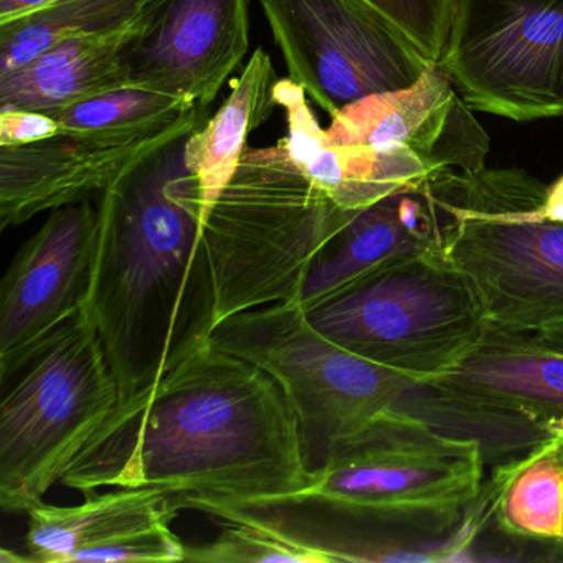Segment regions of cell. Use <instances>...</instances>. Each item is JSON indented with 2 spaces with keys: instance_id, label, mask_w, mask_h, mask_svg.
Instances as JSON below:
<instances>
[{
  "instance_id": "d4e9b609",
  "label": "cell",
  "mask_w": 563,
  "mask_h": 563,
  "mask_svg": "<svg viewBox=\"0 0 563 563\" xmlns=\"http://www.w3.org/2000/svg\"><path fill=\"white\" fill-rule=\"evenodd\" d=\"M222 532L212 542L186 545L184 562L202 563H325L311 550L291 545L258 527L223 522Z\"/></svg>"
},
{
  "instance_id": "836d02e7",
  "label": "cell",
  "mask_w": 563,
  "mask_h": 563,
  "mask_svg": "<svg viewBox=\"0 0 563 563\" xmlns=\"http://www.w3.org/2000/svg\"><path fill=\"white\" fill-rule=\"evenodd\" d=\"M559 550H560V552H562V559H563V545H562V547H560V549H559Z\"/></svg>"
},
{
  "instance_id": "ffe728a7",
  "label": "cell",
  "mask_w": 563,
  "mask_h": 563,
  "mask_svg": "<svg viewBox=\"0 0 563 563\" xmlns=\"http://www.w3.org/2000/svg\"><path fill=\"white\" fill-rule=\"evenodd\" d=\"M179 509L156 487H114L88 494L78 506L35 504L27 510L25 549L35 563H71L81 550L110 542L131 530L173 522Z\"/></svg>"
},
{
  "instance_id": "484cf974",
  "label": "cell",
  "mask_w": 563,
  "mask_h": 563,
  "mask_svg": "<svg viewBox=\"0 0 563 563\" xmlns=\"http://www.w3.org/2000/svg\"><path fill=\"white\" fill-rule=\"evenodd\" d=\"M390 21L428 60L443 62L457 0H365Z\"/></svg>"
},
{
  "instance_id": "52a82bcc",
  "label": "cell",
  "mask_w": 563,
  "mask_h": 563,
  "mask_svg": "<svg viewBox=\"0 0 563 563\" xmlns=\"http://www.w3.org/2000/svg\"><path fill=\"white\" fill-rule=\"evenodd\" d=\"M14 377L0 401V507L27 514L113 413L120 388L84 311Z\"/></svg>"
},
{
  "instance_id": "30bf717a",
  "label": "cell",
  "mask_w": 563,
  "mask_h": 563,
  "mask_svg": "<svg viewBox=\"0 0 563 563\" xmlns=\"http://www.w3.org/2000/svg\"><path fill=\"white\" fill-rule=\"evenodd\" d=\"M289 78L329 118L417 84L428 60L365 0H260Z\"/></svg>"
},
{
  "instance_id": "7c38bea8",
  "label": "cell",
  "mask_w": 563,
  "mask_h": 563,
  "mask_svg": "<svg viewBox=\"0 0 563 563\" xmlns=\"http://www.w3.org/2000/svg\"><path fill=\"white\" fill-rule=\"evenodd\" d=\"M222 522L258 527L291 545L334 562H463L489 523L483 500L471 503L463 523L434 530L382 519L341 497L306 489L283 496L197 503L190 507Z\"/></svg>"
},
{
  "instance_id": "5bb4252c",
  "label": "cell",
  "mask_w": 563,
  "mask_h": 563,
  "mask_svg": "<svg viewBox=\"0 0 563 563\" xmlns=\"http://www.w3.org/2000/svg\"><path fill=\"white\" fill-rule=\"evenodd\" d=\"M207 110L130 131L65 133L25 146L0 147V225H22L42 212L101 196L153 154L190 136Z\"/></svg>"
},
{
  "instance_id": "6da1fadb",
  "label": "cell",
  "mask_w": 563,
  "mask_h": 563,
  "mask_svg": "<svg viewBox=\"0 0 563 563\" xmlns=\"http://www.w3.org/2000/svg\"><path fill=\"white\" fill-rule=\"evenodd\" d=\"M311 483L296 415L258 365L203 345L120 400L62 484L156 487L177 509L298 493Z\"/></svg>"
},
{
  "instance_id": "277c9868",
  "label": "cell",
  "mask_w": 563,
  "mask_h": 563,
  "mask_svg": "<svg viewBox=\"0 0 563 563\" xmlns=\"http://www.w3.org/2000/svg\"><path fill=\"white\" fill-rule=\"evenodd\" d=\"M527 170H448L428 183L444 256L470 279L489 324L539 331L563 321V223Z\"/></svg>"
},
{
  "instance_id": "f546056e",
  "label": "cell",
  "mask_w": 563,
  "mask_h": 563,
  "mask_svg": "<svg viewBox=\"0 0 563 563\" xmlns=\"http://www.w3.org/2000/svg\"><path fill=\"white\" fill-rule=\"evenodd\" d=\"M543 210L550 220L563 223V174L547 189Z\"/></svg>"
},
{
  "instance_id": "d6a6232c",
  "label": "cell",
  "mask_w": 563,
  "mask_h": 563,
  "mask_svg": "<svg viewBox=\"0 0 563 563\" xmlns=\"http://www.w3.org/2000/svg\"><path fill=\"white\" fill-rule=\"evenodd\" d=\"M559 444H560V451H562V456H563V437H560Z\"/></svg>"
},
{
  "instance_id": "9c48e42d",
  "label": "cell",
  "mask_w": 563,
  "mask_h": 563,
  "mask_svg": "<svg viewBox=\"0 0 563 563\" xmlns=\"http://www.w3.org/2000/svg\"><path fill=\"white\" fill-rule=\"evenodd\" d=\"M441 64L473 111L563 117V0H457Z\"/></svg>"
},
{
  "instance_id": "4316f807",
  "label": "cell",
  "mask_w": 563,
  "mask_h": 563,
  "mask_svg": "<svg viewBox=\"0 0 563 563\" xmlns=\"http://www.w3.org/2000/svg\"><path fill=\"white\" fill-rule=\"evenodd\" d=\"M186 545L170 529L169 520L131 530L110 542L81 550L71 563L184 562Z\"/></svg>"
},
{
  "instance_id": "5b68a950",
  "label": "cell",
  "mask_w": 563,
  "mask_h": 563,
  "mask_svg": "<svg viewBox=\"0 0 563 563\" xmlns=\"http://www.w3.org/2000/svg\"><path fill=\"white\" fill-rule=\"evenodd\" d=\"M305 312L341 347L421 380L453 371L489 324L443 249L395 260Z\"/></svg>"
},
{
  "instance_id": "2e32d148",
  "label": "cell",
  "mask_w": 563,
  "mask_h": 563,
  "mask_svg": "<svg viewBox=\"0 0 563 563\" xmlns=\"http://www.w3.org/2000/svg\"><path fill=\"white\" fill-rule=\"evenodd\" d=\"M441 230L428 184L423 190L385 197L357 213L312 260L296 302L311 308L395 260L441 250Z\"/></svg>"
},
{
  "instance_id": "7402d4cb",
  "label": "cell",
  "mask_w": 563,
  "mask_h": 563,
  "mask_svg": "<svg viewBox=\"0 0 563 563\" xmlns=\"http://www.w3.org/2000/svg\"><path fill=\"white\" fill-rule=\"evenodd\" d=\"M560 438L493 467L484 486L504 536L559 550L563 545V456Z\"/></svg>"
},
{
  "instance_id": "83f0119b",
  "label": "cell",
  "mask_w": 563,
  "mask_h": 563,
  "mask_svg": "<svg viewBox=\"0 0 563 563\" xmlns=\"http://www.w3.org/2000/svg\"><path fill=\"white\" fill-rule=\"evenodd\" d=\"M60 133L57 121L47 113L0 110V147L25 146L51 140Z\"/></svg>"
},
{
  "instance_id": "44dd1931",
  "label": "cell",
  "mask_w": 563,
  "mask_h": 563,
  "mask_svg": "<svg viewBox=\"0 0 563 563\" xmlns=\"http://www.w3.org/2000/svg\"><path fill=\"white\" fill-rule=\"evenodd\" d=\"M394 411L420 420L444 437L476 443L484 464L490 467L562 437L530 415L448 387L434 378L415 380L398 398Z\"/></svg>"
},
{
  "instance_id": "603a6c76",
  "label": "cell",
  "mask_w": 563,
  "mask_h": 563,
  "mask_svg": "<svg viewBox=\"0 0 563 563\" xmlns=\"http://www.w3.org/2000/svg\"><path fill=\"white\" fill-rule=\"evenodd\" d=\"M151 0H58L51 8L0 24V75L18 70L54 45L130 27Z\"/></svg>"
},
{
  "instance_id": "4fadbf2b",
  "label": "cell",
  "mask_w": 563,
  "mask_h": 563,
  "mask_svg": "<svg viewBox=\"0 0 563 563\" xmlns=\"http://www.w3.org/2000/svg\"><path fill=\"white\" fill-rule=\"evenodd\" d=\"M100 213L91 200L52 210L0 283L2 384L65 324L90 295Z\"/></svg>"
},
{
  "instance_id": "9a60e30c",
  "label": "cell",
  "mask_w": 563,
  "mask_h": 563,
  "mask_svg": "<svg viewBox=\"0 0 563 563\" xmlns=\"http://www.w3.org/2000/svg\"><path fill=\"white\" fill-rule=\"evenodd\" d=\"M249 48V0H151L124 51L128 81L209 110Z\"/></svg>"
},
{
  "instance_id": "1f68e13d",
  "label": "cell",
  "mask_w": 563,
  "mask_h": 563,
  "mask_svg": "<svg viewBox=\"0 0 563 563\" xmlns=\"http://www.w3.org/2000/svg\"><path fill=\"white\" fill-rule=\"evenodd\" d=\"M0 562L9 563V562H32L31 556L29 555H18V553H12L11 550L2 549V555H0Z\"/></svg>"
},
{
  "instance_id": "4dcf8cb0",
  "label": "cell",
  "mask_w": 563,
  "mask_h": 563,
  "mask_svg": "<svg viewBox=\"0 0 563 563\" xmlns=\"http://www.w3.org/2000/svg\"><path fill=\"white\" fill-rule=\"evenodd\" d=\"M536 332L543 342L563 351V321L549 325V328L539 329Z\"/></svg>"
},
{
  "instance_id": "3957f363",
  "label": "cell",
  "mask_w": 563,
  "mask_h": 563,
  "mask_svg": "<svg viewBox=\"0 0 563 563\" xmlns=\"http://www.w3.org/2000/svg\"><path fill=\"white\" fill-rule=\"evenodd\" d=\"M355 216L306 176L285 141L246 150L203 223L216 328L239 312L298 301L312 260Z\"/></svg>"
},
{
  "instance_id": "8992f818",
  "label": "cell",
  "mask_w": 563,
  "mask_h": 563,
  "mask_svg": "<svg viewBox=\"0 0 563 563\" xmlns=\"http://www.w3.org/2000/svg\"><path fill=\"white\" fill-rule=\"evenodd\" d=\"M210 341L278 382L298 418L309 476L421 380L335 344L312 328L296 301L239 312L220 322Z\"/></svg>"
},
{
  "instance_id": "f1b7e54d",
  "label": "cell",
  "mask_w": 563,
  "mask_h": 563,
  "mask_svg": "<svg viewBox=\"0 0 563 563\" xmlns=\"http://www.w3.org/2000/svg\"><path fill=\"white\" fill-rule=\"evenodd\" d=\"M58 0H0V24L19 21L51 8Z\"/></svg>"
},
{
  "instance_id": "ac0fdd59",
  "label": "cell",
  "mask_w": 563,
  "mask_h": 563,
  "mask_svg": "<svg viewBox=\"0 0 563 563\" xmlns=\"http://www.w3.org/2000/svg\"><path fill=\"white\" fill-rule=\"evenodd\" d=\"M137 21L121 31L62 42L18 70L0 75V110L48 113L130 87L124 51Z\"/></svg>"
},
{
  "instance_id": "8fae6325",
  "label": "cell",
  "mask_w": 563,
  "mask_h": 563,
  "mask_svg": "<svg viewBox=\"0 0 563 563\" xmlns=\"http://www.w3.org/2000/svg\"><path fill=\"white\" fill-rule=\"evenodd\" d=\"M325 136L335 147L377 157L410 190L448 170L484 169L489 153V136L441 62L411 87L342 108Z\"/></svg>"
},
{
  "instance_id": "e0dca14e",
  "label": "cell",
  "mask_w": 563,
  "mask_h": 563,
  "mask_svg": "<svg viewBox=\"0 0 563 563\" xmlns=\"http://www.w3.org/2000/svg\"><path fill=\"white\" fill-rule=\"evenodd\" d=\"M434 380L530 415L563 437V351L536 331L487 324L473 351Z\"/></svg>"
},
{
  "instance_id": "7a4b0ae2",
  "label": "cell",
  "mask_w": 563,
  "mask_h": 563,
  "mask_svg": "<svg viewBox=\"0 0 563 563\" xmlns=\"http://www.w3.org/2000/svg\"><path fill=\"white\" fill-rule=\"evenodd\" d=\"M187 137L128 173L98 203L84 314L103 342L120 400L210 344L216 329L212 268L184 161Z\"/></svg>"
},
{
  "instance_id": "cb8c5ba5",
  "label": "cell",
  "mask_w": 563,
  "mask_h": 563,
  "mask_svg": "<svg viewBox=\"0 0 563 563\" xmlns=\"http://www.w3.org/2000/svg\"><path fill=\"white\" fill-rule=\"evenodd\" d=\"M196 104L169 95L137 87H123L88 98L71 107L48 111L65 133L130 131L177 120ZM202 110V108H200Z\"/></svg>"
},
{
  "instance_id": "d6986e66",
  "label": "cell",
  "mask_w": 563,
  "mask_h": 563,
  "mask_svg": "<svg viewBox=\"0 0 563 563\" xmlns=\"http://www.w3.org/2000/svg\"><path fill=\"white\" fill-rule=\"evenodd\" d=\"M276 84L272 58L256 48L242 74L230 81V95L219 111L187 137L184 161L199 199L202 230L210 210L239 169L249 137L278 108Z\"/></svg>"
},
{
  "instance_id": "ba28073f",
  "label": "cell",
  "mask_w": 563,
  "mask_h": 563,
  "mask_svg": "<svg viewBox=\"0 0 563 563\" xmlns=\"http://www.w3.org/2000/svg\"><path fill=\"white\" fill-rule=\"evenodd\" d=\"M484 467L476 443L390 411L312 473L308 489L401 526L446 530L466 519L483 489Z\"/></svg>"
}]
</instances>
